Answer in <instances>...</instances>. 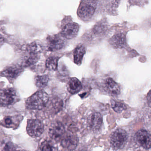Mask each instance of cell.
Returning <instances> with one entry per match:
<instances>
[{
    "label": "cell",
    "mask_w": 151,
    "mask_h": 151,
    "mask_svg": "<svg viewBox=\"0 0 151 151\" xmlns=\"http://www.w3.org/2000/svg\"><path fill=\"white\" fill-rule=\"evenodd\" d=\"M40 55L27 52V55L24 58L22 63L23 67H28L36 63L39 59Z\"/></svg>",
    "instance_id": "d6986e66"
},
{
    "label": "cell",
    "mask_w": 151,
    "mask_h": 151,
    "mask_svg": "<svg viewBox=\"0 0 151 151\" xmlns=\"http://www.w3.org/2000/svg\"><path fill=\"white\" fill-rule=\"evenodd\" d=\"M26 51L28 52L40 55L41 52V47L37 43L32 42L27 46Z\"/></svg>",
    "instance_id": "603a6c76"
},
{
    "label": "cell",
    "mask_w": 151,
    "mask_h": 151,
    "mask_svg": "<svg viewBox=\"0 0 151 151\" xmlns=\"http://www.w3.org/2000/svg\"><path fill=\"white\" fill-rule=\"evenodd\" d=\"M59 59V57L55 56H51L47 58L46 61L47 68L50 70H55L57 68Z\"/></svg>",
    "instance_id": "7402d4cb"
},
{
    "label": "cell",
    "mask_w": 151,
    "mask_h": 151,
    "mask_svg": "<svg viewBox=\"0 0 151 151\" xmlns=\"http://www.w3.org/2000/svg\"><path fill=\"white\" fill-rule=\"evenodd\" d=\"M47 40L48 50L50 51L60 50L63 48L65 44L63 39L59 35H49Z\"/></svg>",
    "instance_id": "30bf717a"
},
{
    "label": "cell",
    "mask_w": 151,
    "mask_h": 151,
    "mask_svg": "<svg viewBox=\"0 0 151 151\" xmlns=\"http://www.w3.org/2000/svg\"><path fill=\"white\" fill-rule=\"evenodd\" d=\"M18 95L13 88H6L1 91L0 99L1 106L6 107L13 105L18 101Z\"/></svg>",
    "instance_id": "5b68a950"
},
{
    "label": "cell",
    "mask_w": 151,
    "mask_h": 151,
    "mask_svg": "<svg viewBox=\"0 0 151 151\" xmlns=\"http://www.w3.org/2000/svg\"><path fill=\"white\" fill-rule=\"evenodd\" d=\"M24 151V150H18V151Z\"/></svg>",
    "instance_id": "484cf974"
},
{
    "label": "cell",
    "mask_w": 151,
    "mask_h": 151,
    "mask_svg": "<svg viewBox=\"0 0 151 151\" xmlns=\"http://www.w3.org/2000/svg\"><path fill=\"white\" fill-rule=\"evenodd\" d=\"M84 151V150H81V151Z\"/></svg>",
    "instance_id": "4316f807"
},
{
    "label": "cell",
    "mask_w": 151,
    "mask_h": 151,
    "mask_svg": "<svg viewBox=\"0 0 151 151\" xmlns=\"http://www.w3.org/2000/svg\"><path fill=\"white\" fill-rule=\"evenodd\" d=\"M55 147L50 141H44L40 145L41 151H55Z\"/></svg>",
    "instance_id": "cb8c5ba5"
},
{
    "label": "cell",
    "mask_w": 151,
    "mask_h": 151,
    "mask_svg": "<svg viewBox=\"0 0 151 151\" xmlns=\"http://www.w3.org/2000/svg\"><path fill=\"white\" fill-rule=\"evenodd\" d=\"M128 139L126 132L122 129H117L111 134L110 145L116 150L123 148L126 145Z\"/></svg>",
    "instance_id": "3957f363"
},
{
    "label": "cell",
    "mask_w": 151,
    "mask_h": 151,
    "mask_svg": "<svg viewBox=\"0 0 151 151\" xmlns=\"http://www.w3.org/2000/svg\"><path fill=\"white\" fill-rule=\"evenodd\" d=\"M22 67L19 66H11L7 67L2 72L3 76L10 78H17L22 72Z\"/></svg>",
    "instance_id": "9a60e30c"
},
{
    "label": "cell",
    "mask_w": 151,
    "mask_h": 151,
    "mask_svg": "<svg viewBox=\"0 0 151 151\" xmlns=\"http://www.w3.org/2000/svg\"><path fill=\"white\" fill-rule=\"evenodd\" d=\"M101 85L102 89L110 95L117 96L121 93V86L111 77L105 76L103 78Z\"/></svg>",
    "instance_id": "277c9868"
},
{
    "label": "cell",
    "mask_w": 151,
    "mask_h": 151,
    "mask_svg": "<svg viewBox=\"0 0 151 151\" xmlns=\"http://www.w3.org/2000/svg\"><path fill=\"white\" fill-rule=\"evenodd\" d=\"M65 128L60 122L56 121L51 124L49 129V135L53 140L58 141L64 136Z\"/></svg>",
    "instance_id": "9c48e42d"
},
{
    "label": "cell",
    "mask_w": 151,
    "mask_h": 151,
    "mask_svg": "<svg viewBox=\"0 0 151 151\" xmlns=\"http://www.w3.org/2000/svg\"><path fill=\"white\" fill-rule=\"evenodd\" d=\"M85 53L86 48L83 45H78L76 47L74 52V60L76 64L78 65L81 64Z\"/></svg>",
    "instance_id": "ac0fdd59"
},
{
    "label": "cell",
    "mask_w": 151,
    "mask_h": 151,
    "mask_svg": "<svg viewBox=\"0 0 151 151\" xmlns=\"http://www.w3.org/2000/svg\"><path fill=\"white\" fill-rule=\"evenodd\" d=\"M111 30L109 24L106 19L98 22L93 28L92 32L96 37L103 38L108 35Z\"/></svg>",
    "instance_id": "ba28073f"
},
{
    "label": "cell",
    "mask_w": 151,
    "mask_h": 151,
    "mask_svg": "<svg viewBox=\"0 0 151 151\" xmlns=\"http://www.w3.org/2000/svg\"><path fill=\"white\" fill-rule=\"evenodd\" d=\"M79 25L74 22L69 23L62 30L63 37L68 39H72L76 37L79 30Z\"/></svg>",
    "instance_id": "7c38bea8"
},
{
    "label": "cell",
    "mask_w": 151,
    "mask_h": 151,
    "mask_svg": "<svg viewBox=\"0 0 151 151\" xmlns=\"http://www.w3.org/2000/svg\"><path fill=\"white\" fill-rule=\"evenodd\" d=\"M96 6V1H83L78 10L79 16L83 19L91 18L95 13Z\"/></svg>",
    "instance_id": "52a82bcc"
},
{
    "label": "cell",
    "mask_w": 151,
    "mask_h": 151,
    "mask_svg": "<svg viewBox=\"0 0 151 151\" xmlns=\"http://www.w3.org/2000/svg\"><path fill=\"white\" fill-rule=\"evenodd\" d=\"M82 89L81 82L76 78H70L68 84V91L72 94L79 92Z\"/></svg>",
    "instance_id": "e0dca14e"
},
{
    "label": "cell",
    "mask_w": 151,
    "mask_h": 151,
    "mask_svg": "<svg viewBox=\"0 0 151 151\" xmlns=\"http://www.w3.org/2000/svg\"><path fill=\"white\" fill-rule=\"evenodd\" d=\"M127 32L125 29H116L114 34L108 39V43L111 47L116 49H126L137 55L136 52L130 48L127 44Z\"/></svg>",
    "instance_id": "6da1fadb"
},
{
    "label": "cell",
    "mask_w": 151,
    "mask_h": 151,
    "mask_svg": "<svg viewBox=\"0 0 151 151\" xmlns=\"http://www.w3.org/2000/svg\"><path fill=\"white\" fill-rule=\"evenodd\" d=\"M26 130L31 137H37L41 136L44 132V124L38 119H29L27 122Z\"/></svg>",
    "instance_id": "8992f818"
},
{
    "label": "cell",
    "mask_w": 151,
    "mask_h": 151,
    "mask_svg": "<svg viewBox=\"0 0 151 151\" xmlns=\"http://www.w3.org/2000/svg\"><path fill=\"white\" fill-rule=\"evenodd\" d=\"M49 80V77L47 75L37 76L35 78V83L39 88H44L47 85Z\"/></svg>",
    "instance_id": "ffe728a7"
},
{
    "label": "cell",
    "mask_w": 151,
    "mask_h": 151,
    "mask_svg": "<svg viewBox=\"0 0 151 151\" xmlns=\"http://www.w3.org/2000/svg\"><path fill=\"white\" fill-rule=\"evenodd\" d=\"M111 106L114 111L120 113L126 109V106L123 101L116 100H111Z\"/></svg>",
    "instance_id": "44dd1931"
},
{
    "label": "cell",
    "mask_w": 151,
    "mask_h": 151,
    "mask_svg": "<svg viewBox=\"0 0 151 151\" xmlns=\"http://www.w3.org/2000/svg\"><path fill=\"white\" fill-rule=\"evenodd\" d=\"M147 102L150 107H151V90L148 92L147 96Z\"/></svg>",
    "instance_id": "d4e9b609"
},
{
    "label": "cell",
    "mask_w": 151,
    "mask_h": 151,
    "mask_svg": "<svg viewBox=\"0 0 151 151\" xmlns=\"http://www.w3.org/2000/svg\"><path fill=\"white\" fill-rule=\"evenodd\" d=\"M87 122L89 128L92 130L94 131L99 130L102 125V116L99 113H92L88 117Z\"/></svg>",
    "instance_id": "4fadbf2b"
},
{
    "label": "cell",
    "mask_w": 151,
    "mask_h": 151,
    "mask_svg": "<svg viewBox=\"0 0 151 151\" xmlns=\"http://www.w3.org/2000/svg\"><path fill=\"white\" fill-rule=\"evenodd\" d=\"M49 96L44 91H39L29 97L26 101V106L32 110H40L48 102Z\"/></svg>",
    "instance_id": "7a4b0ae2"
},
{
    "label": "cell",
    "mask_w": 151,
    "mask_h": 151,
    "mask_svg": "<svg viewBox=\"0 0 151 151\" xmlns=\"http://www.w3.org/2000/svg\"><path fill=\"white\" fill-rule=\"evenodd\" d=\"M136 137L138 143L145 149L151 147V135L145 130L139 131L136 134Z\"/></svg>",
    "instance_id": "5bb4252c"
},
{
    "label": "cell",
    "mask_w": 151,
    "mask_h": 151,
    "mask_svg": "<svg viewBox=\"0 0 151 151\" xmlns=\"http://www.w3.org/2000/svg\"><path fill=\"white\" fill-rule=\"evenodd\" d=\"M22 119L21 116L19 117L18 116H6L3 118L1 124L6 128H14L19 125Z\"/></svg>",
    "instance_id": "2e32d148"
},
{
    "label": "cell",
    "mask_w": 151,
    "mask_h": 151,
    "mask_svg": "<svg viewBox=\"0 0 151 151\" xmlns=\"http://www.w3.org/2000/svg\"><path fill=\"white\" fill-rule=\"evenodd\" d=\"M78 138L75 134L68 133L63 136L61 139L62 146L68 151H73L78 145Z\"/></svg>",
    "instance_id": "8fae6325"
}]
</instances>
